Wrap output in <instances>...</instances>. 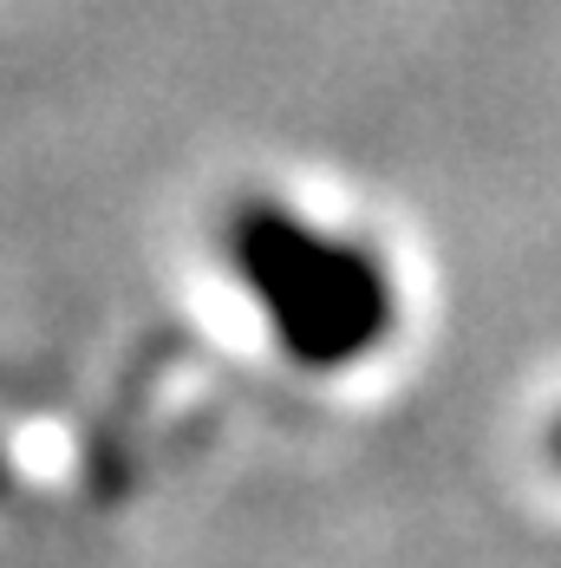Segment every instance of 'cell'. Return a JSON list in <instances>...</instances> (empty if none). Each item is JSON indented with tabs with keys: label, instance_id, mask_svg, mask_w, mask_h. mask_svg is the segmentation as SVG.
I'll return each mask as SVG.
<instances>
[{
	"label": "cell",
	"instance_id": "1",
	"mask_svg": "<svg viewBox=\"0 0 561 568\" xmlns=\"http://www.w3.org/2000/svg\"><path fill=\"white\" fill-rule=\"evenodd\" d=\"M228 242L248 294L262 301V314L275 321V341L294 359L346 366L392 334V282L366 248L320 235L287 210L235 216Z\"/></svg>",
	"mask_w": 561,
	"mask_h": 568
},
{
	"label": "cell",
	"instance_id": "2",
	"mask_svg": "<svg viewBox=\"0 0 561 568\" xmlns=\"http://www.w3.org/2000/svg\"><path fill=\"white\" fill-rule=\"evenodd\" d=\"M555 457H561V425H555Z\"/></svg>",
	"mask_w": 561,
	"mask_h": 568
}]
</instances>
